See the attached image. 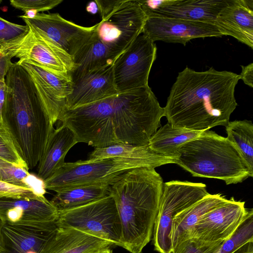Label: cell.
<instances>
[{"label": "cell", "mask_w": 253, "mask_h": 253, "mask_svg": "<svg viewBox=\"0 0 253 253\" xmlns=\"http://www.w3.org/2000/svg\"><path fill=\"white\" fill-rule=\"evenodd\" d=\"M112 246L110 242L83 231L57 227L42 253H98Z\"/></svg>", "instance_id": "20"}, {"label": "cell", "mask_w": 253, "mask_h": 253, "mask_svg": "<svg viewBox=\"0 0 253 253\" xmlns=\"http://www.w3.org/2000/svg\"><path fill=\"white\" fill-rule=\"evenodd\" d=\"M239 80L231 71L186 67L178 73L164 107L168 123L197 131L225 126L238 105L235 89Z\"/></svg>", "instance_id": "2"}, {"label": "cell", "mask_w": 253, "mask_h": 253, "mask_svg": "<svg viewBox=\"0 0 253 253\" xmlns=\"http://www.w3.org/2000/svg\"><path fill=\"white\" fill-rule=\"evenodd\" d=\"M157 47L142 32L113 63L114 84L119 92L145 87L156 59Z\"/></svg>", "instance_id": "9"}, {"label": "cell", "mask_w": 253, "mask_h": 253, "mask_svg": "<svg viewBox=\"0 0 253 253\" xmlns=\"http://www.w3.org/2000/svg\"><path fill=\"white\" fill-rule=\"evenodd\" d=\"M77 143L76 134L67 126L54 129L38 164L37 176L43 181L50 177L65 164L66 155Z\"/></svg>", "instance_id": "22"}, {"label": "cell", "mask_w": 253, "mask_h": 253, "mask_svg": "<svg viewBox=\"0 0 253 253\" xmlns=\"http://www.w3.org/2000/svg\"><path fill=\"white\" fill-rule=\"evenodd\" d=\"M164 183L155 168L140 167L110 186L121 224L120 247L130 253H141L151 240Z\"/></svg>", "instance_id": "4"}, {"label": "cell", "mask_w": 253, "mask_h": 253, "mask_svg": "<svg viewBox=\"0 0 253 253\" xmlns=\"http://www.w3.org/2000/svg\"><path fill=\"white\" fill-rule=\"evenodd\" d=\"M214 25L222 36H230L253 47V0H229Z\"/></svg>", "instance_id": "19"}, {"label": "cell", "mask_w": 253, "mask_h": 253, "mask_svg": "<svg viewBox=\"0 0 253 253\" xmlns=\"http://www.w3.org/2000/svg\"><path fill=\"white\" fill-rule=\"evenodd\" d=\"M113 158H133L153 162L158 166L175 164L171 158L158 154L152 151L148 145H136L117 143L107 147L95 148L86 160L92 162L98 160Z\"/></svg>", "instance_id": "27"}, {"label": "cell", "mask_w": 253, "mask_h": 253, "mask_svg": "<svg viewBox=\"0 0 253 253\" xmlns=\"http://www.w3.org/2000/svg\"><path fill=\"white\" fill-rule=\"evenodd\" d=\"M62 1V0H11L10 3L13 7L25 12L32 10L39 13L51 9Z\"/></svg>", "instance_id": "35"}, {"label": "cell", "mask_w": 253, "mask_h": 253, "mask_svg": "<svg viewBox=\"0 0 253 253\" xmlns=\"http://www.w3.org/2000/svg\"><path fill=\"white\" fill-rule=\"evenodd\" d=\"M253 241V210L250 211L232 236L224 241L214 253H234L248 242Z\"/></svg>", "instance_id": "30"}, {"label": "cell", "mask_w": 253, "mask_h": 253, "mask_svg": "<svg viewBox=\"0 0 253 253\" xmlns=\"http://www.w3.org/2000/svg\"><path fill=\"white\" fill-rule=\"evenodd\" d=\"M223 242H206L191 238L179 244L172 251V253H214Z\"/></svg>", "instance_id": "33"}, {"label": "cell", "mask_w": 253, "mask_h": 253, "mask_svg": "<svg viewBox=\"0 0 253 253\" xmlns=\"http://www.w3.org/2000/svg\"><path fill=\"white\" fill-rule=\"evenodd\" d=\"M227 138L236 147L253 176V125L247 120L229 122L225 126Z\"/></svg>", "instance_id": "28"}, {"label": "cell", "mask_w": 253, "mask_h": 253, "mask_svg": "<svg viewBox=\"0 0 253 253\" xmlns=\"http://www.w3.org/2000/svg\"><path fill=\"white\" fill-rule=\"evenodd\" d=\"M1 49L19 58V61L30 63L57 75L70 76L74 69L72 56L30 27L23 39Z\"/></svg>", "instance_id": "11"}, {"label": "cell", "mask_w": 253, "mask_h": 253, "mask_svg": "<svg viewBox=\"0 0 253 253\" xmlns=\"http://www.w3.org/2000/svg\"><path fill=\"white\" fill-rule=\"evenodd\" d=\"M0 198L37 200L43 202L48 200L44 195L37 190L0 181Z\"/></svg>", "instance_id": "34"}, {"label": "cell", "mask_w": 253, "mask_h": 253, "mask_svg": "<svg viewBox=\"0 0 253 253\" xmlns=\"http://www.w3.org/2000/svg\"><path fill=\"white\" fill-rule=\"evenodd\" d=\"M0 120L7 128L30 169L38 165L52 132V124L35 84L17 62L5 79Z\"/></svg>", "instance_id": "3"}, {"label": "cell", "mask_w": 253, "mask_h": 253, "mask_svg": "<svg viewBox=\"0 0 253 253\" xmlns=\"http://www.w3.org/2000/svg\"><path fill=\"white\" fill-rule=\"evenodd\" d=\"M203 183L172 180L164 183L153 232L154 250L172 253L171 230L173 218L208 195Z\"/></svg>", "instance_id": "8"}, {"label": "cell", "mask_w": 253, "mask_h": 253, "mask_svg": "<svg viewBox=\"0 0 253 253\" xmlns=\"http://www.w3.org/2000/svg\"><path fill=\"white\" fill-rule=\"evenodd\" d=\"M4 224V223L3 222V221L0 218V246L1 240V231Z\"/></svg>", "instance_id": "42"}, {"label": "cell", "mask_w": 253, "mask_h": 253, "mask_svg": "<svg viewBox=\"0 0 253 253\" xmlns=\"http://www.w3.org/2000/svg\"></svg>", "instance_id": "45"}, {"label": "cell", "mask_w": 253, "mask_h": 253, "mask_svg": "<svg viewBox=\"0 0 253 253\" xmlns=\"http://www.w3.org/2000/svg\"><path fill=\"white\" fill-rule=\"evenodd\" d=\"M0 158L29 170L9 130L0 121Z\"/></svg>", "instance_id": "31"}, {"label": "cell", "mask_w": 253, "mask_h": 253, "mask_svg": "<svg viewBox=\"0 0 253 253\" xmlns=\"http://www.w3.org/2000/svg\"><path fill=\"white\" fill-rule=\"evenodd\" d=\"M98 7V11L100 12L102 19L106 18L123 0H95Z\"/></svg>", "instance_id": "36"}, {"label": "cell", "mask_w": 253, "mask_h": 253, "mask_svg": "<svg viewBox=\"0 0 253 253\" xmlns=\"http://www.w3.org/2000/svg\"><path fill=\"white\" fill-rule=\"evenodd\" d=\"M229 0H171L148 16L199 21L214 24L220 11Z\"/></svg>", "instance_id": "21"}, {"label": "cell", "mask_w": 253, "mask_h": 253, "mask_svg": "<svg viewBox=\"0 0 253 253\" xmlns=\"http://www.w3.org/2000/svg\"><path fill=\"white\" fill-rule=\"evenodd\" d=\"M147 17L137 0H123L106 18L96 24L94 34L120 55L142 32Z\"/></svg>", "instance_id": "10"}, {"label": "cell", "mask_w": 253, "mask_h": 253, "mask_svg": "<svg viewBox=\"0 0 253 253\" xmlns=\"http://www.w3.org/2000/svg\"><path fill=\"white\" fill-rule=\"evenodd\" d=\"M55 224L57 227L83 231L120 247L121 224L111 194L83 206L58 211Z\"/></svg>", "instance_id": "7"}, {"label": "cell", "mask_w": 253, "mask_h": 253, "mask_svg": "<svg viewBox=\"0 0 253 253\" xmlns=\"http://www.w3.org/2000/svg\"><path fill=\"white\" fill-rule=\"evenodd\" d=\"M30 75L49 118L54 125L64 109L65 101L72 91L70 76L55 75L40 67L19 61Z\"/></svg>", "instance_id": "16"}, {"label": "cell", "mask_w": 253, "mask_h": 253, "mask_svg": "<svg viewBox=\"0 0 253 253\" xmlns=\"http://www.w3.org/2000/svg\"><path fill=\"white\" fill-rule=\"evenodd\" d=\"M118 55L94 34L73 57L74 69L71 77L76 76L112 64Z\"/></svg>", "instance_id": "24"}, {"label": "cell", "mask_w": 253, "mask_h": 253, "mask_svg": "<svg viewBox=\"0 0 253 253\" xmlns=\"http://www.w3.org/2000/svg\"><path fill=\"white\" fill-rule=\"evenodd\" d=\"M159 167L151 161L133 158H113L92 162L79 160L65 163L44 182L46 190L57 192L60 190L84 185H112L124 173L140 167Z\"/></svg>", "instance_id": "6"}, {"label": "cell", "mask_w": 253, "mask_h": 253, "mask_svg": "<svg viewBox=\"0 0 253 253\" xmlns=\"http://www.w3.org/2000/svg\"><path fill=\"white\" fill-rule=\"evenodd\" d=\"M58 210L37 200L0 198V218L4 223L38 225L55 222Z\"/></svg>", "instance_id": "18"}, {"label": "cell", "mask_w": 253, "mask_h": 253, "mask_svg": "<svg viewBox=\"0 0 253 253\" xmlns=\"http://www.w3.org/2000/svg\"><path fill=\"white\" fill-rule=\"evenodd\" d=\"M57 228L55 222L38 225L4 223L0 253H42Z\"/></svg>", "instance_id": "17"}, {"label": "cell", "mask_w": 253, "mask_h": 253, "mask_svg": "<svg viewBox=\"0 0 253 253\" xmlns=\"http://www.w3.org/2000/svg\"><path fill=\"white\" fill-rule=\"evenodd\" d=\"M13 57L0 49V81L5 82V77L13 63L11 59Z\"/></svg>", "instance_id": "37"}, {"label": "cell", "mask_w": 253, "mask_h": 253, "mask_svg": "<svg viewBox=\"0 0 253 253\" xmlns=\"http://www.w3.org/2000/svg\"><path fill=\"white\" fill-rule=\"evenodd\" d=\"M142 33L153 42L161 41L184 45L196 38L222 36L214 24L158 16L147 17Z\"/></svg>", "instance_id": "14"}, {"label": "cell", "mask_w": 253, "mask_h": 253, "mask_svg": "<svg viewBox=\"0 0 253 253\" xmlns=\"http://www.w3.org/2000/svg\"><path fill=\"white\" fill-rule=\"evenodd\" d=\"M110 186L95 184L65 188L57 191L50 202L58 211L79 207L110 195Z\"/></svg>", "instance_id": "26"}, {"label": "cell", "mask_w": 253, "mask_h": 253, "mask_svg": "<svg viewBox=\"0 0 253 253\" xmlns=\"http://www.w3.org/2000/svg\"><path fill=\"white\" fill-rule=\"evenodd\" d=\"M165 116L149 85L70 109L58 121L76 134L78 142L102 148L117 143L148 145Z\"/></svg>", "instance_id": "1"}, {"label": "cell", "mask_w": 253, "mask_h": 253, "mask_svg": "<svg viewBox=\"0 0 253 253\" xmlns=\"http://www.w3.org/2000/svg\"><path fill=\"white\" fill-rule=\"evenodd\" d=\"M204 131L175 127L168 123L151 137L148 145L155 153L175 161L180 147L199 136Z\"/></svg>", "instance_id": "25"}, {"label": "cell", "mask_w": 253, "mask_h": 253, "mask_svg": "<svg viewBox=\"0 0 253 253\" xmlns=\"http://www.w3.org/2000/svg\"><path fill=\"white\" fill-rule=\"evenodd\" d=\"M175 164L193 176L218 179L227 185L251 177L235 145L209 129L181 146Z\"/></svg>", "instance_id": "5"}, {"label": "cell", "mask_w": 253, "mask_h": 253, "mask_svg": "<svg viewBox=\"0 0 253 253\" xmlns=\"http://www.w3.org/2000/svg\"><path fill=\"white\" fill-rule=\"evenodd\" d=\"M86 10L92 14H95L98 11V7L95 0L91 1L87 3Z\"/></svg>", "instance_id": "41"}, {"label": "cell", "mask_w": 253, "mask_h": 253, "mask_svg": "<svg viewBox=\"0 0 253 253\" xmlns=\"http://www.w3.org/2000/svg\"><path fill=\"white\" fill-rule=\"evenodd\" d=\"M245 202L234 197L205 214L195 226L191 238L206 242L225 241L229 239L243 221L250 209Z\"/></svg>", "instance_id": "13"}, {"label": "cell", "mask_w": 253, "mask_h": 253, "mask_svg": "<svg viewBox=\"0 0 253 253\" xmlns=\"http://www.w3.org/2000/svg\"><path fill=\"white\" fill-rule=\"evenodd\" d=\"M234 253H253V241L247 243Z\"/></svg>", "instance_id": "40"}, {"label": "cell", "mask_w": 253, "mask_h": 253, "mask_svg": "<svg viewBox=\"0 0 253 253\" xmlns=\"http://www.w3.org/2000/svg\"><path fill=\"white\" fill-rule=\"evenodd\" d=\"M19 17L26 25L44 35L73 58L87 42L96 27V24L89 27L78 25L58 13H38L33 18Z\"/></svg>", "instance_id": "12"}, {"label": "cell", "mask_w": 253, "mask_h": 253, "mask_svg": "<svg viewBox=\"0 0 253 253\" xmlns=\"http://www.w3.org/2000/svg\"><path fill=\"white\" fill-rule=\"evenodd\" d=\"M98 253H113V252H112V250H111L110 249H108L102 251L101 252H100Z\"/></svg>", "instance_id": "43"}, {"label": "cell", "mask_w": 253, "mask_h": 253, "mask_svg": "<svg viewBox=\"0 0 253 253\" xmlns=\"http://www.w3.org/2000/svg\"><path fill=\"white\" fill-rule=\"evenodd\" d=\"M0 181L18 186L34 189L45 194L44 182L26 169L16 166L0 158Z\"/></svg>", "instance_id": "29"}, {"label": "cell", "mask_w": 253, "mask_h": 253, "mask_svg": "<svg viewBox=\"0 0 253 253\" xmlns=\"http://www.w3.org/2000/svg\"><path fill=\"white\" fill-rule=\"evenodd\" d=\"M242 71L239 74L240 80L251 87H253V63L246 66H241Z\"/></svg>", "instance_id": "38"}, {"label": "cell", "mask_w": 253, "mask_h": 253, "mask_svg": "<svg viewBox=\"0 0 253 253\" xmlns=\"http://www.w3.org/2000/svg\"><path fill=\"white\" fill-rule=\"evenodd\" d=\"M227 200L220 193L209 194L177 214L172 220V251L181 243L191 238L195 226L205 214Z\"/></svg>", "instance_id": "23"}, {"label": "cell", "mask_w": 253, "mask_h": 253, "mask_svg": "<svg viewBox=\"0 0 253 253\" xmlns=\"http://www.w3.org/2000/svg\"><path fill=\"white\" fill-rule=\"evenodd\" d=\"M29 31V27L27 25L11 23L0 17V49L19 42Z\"/></svg>", "instance_id": "32"}, {"label": "cell", "mask_w": 253, "mask_h": 253, "mask_svg": "<svg viewBox=\"0 0 253 253\" xmlns=\"http://www.w3.org/2000/svg\"><path fill=\"white\" fill-rule=\"evenodd\" d=\"M113 66V64L71 77L72 91L64 109L90 104L118 93L114 84Z\"/></svg>", "instance_id": "15"}, {"label": "cell", "mask_w": 253, "mask_h": 253, "mask_svg": "<svg viewBox=\"0 0 253 253\" xmlns=\"http://www.w3.org/2000/svg\"><path fill=\"white\" fill-rule=\"evenodd\" d=\"M6 87L5 82L0 81V115L4 102Z\"/></svg>", "instance_id": "39"}, {"label": "cell", "mask_w": 253, "mask_h": 253, "mask_svg": "<svg viewBox=\"0 0 253 253\" xmlns=\"http://www.w3.org/2000/svg\"><path fill=\"white\" fill-rule=\"evenodd\" d=\"M1 2H2V0H0V4L1 3Z\"/></svg>", "instance_id": "44"}]
</instances>
